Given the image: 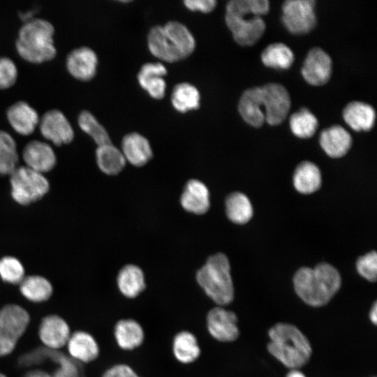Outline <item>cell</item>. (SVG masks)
<instances>
[{"mask_svg":"<svg viewBox=\"0 0 377 377\" xmlns=\"http://www.w3.org/2000/svg\"><path fill=\"white\" fill-rule=\"evenodd\" d=\"M269 353L286 367L296 369L310 359L312 349L306 336L295 325L279 323L268 332Z\"/></svg>","mask_w":377,"mask_h":377,"instance_id":"2","label":"cell"},{"mask_svg":"<svg viewBox=\"0 0 377 377\" xmlns=\"http://www.w3.org/2000/svg\"><path fill=\"white\" fill-rule=\"evenodd\" d=\"M102 377H140L128 365L117 364L108 369Z\"/></svg>","mask_w":377,"mask_h":377,"instance_id":"43","label":"cell"},{"mask_svg":"<svg viewBox=\"0 0 377 377\" xmlns=\"http://www.w3.org/2000/svg\"><path fill=\"white\" fill-rule=\"evenodd\" d=\"M24 377H52L51 374H48L47 372L40 370V369H35L31 370L27 372Z\"/></svg>","mask_w":377,"mask_h":377,"instance_id":"46","label":"cell"},{"mask_svg":"<svg viewBox=\"0 0 377 377\" xmlns=\"http://www.w3.org/2000/svg\"><path fill=\"white\" fill-rule=\"evenodd\" d=\"M20 290L24 297L35 303L47 301L53 293L52 283L39 275L24 277L20 283Z\"/></svg>","mask_w":377,"mask_h":377,"instance_id":"29","label":"cell"},{"mask_svg":"<svg viewBox=\"0 0 377 377\" xmlns=\"http://www.w3.org/2000/svg\"><path fill=\"white\" fill-rule=\"evenodd\" d=\"M54 28L47 20L33 19L20 28L15 42L20 56L28 62L41 64L52 60L57 54L54 43Z\"/></svg>","mask_w":377,"mask_h":377,"instance_id":"3","label":"cell"},{"mask_svg":"<svg viewBox=\"0 0 377 377\" xmlns=\"http://www.w3.org/2000/svg\"><path fill=\"white\" fill-rule=\"evenodd\" d=\"M69 357L79 363H89L99 355V346L94 337L85 331L71 334L66 346Z\"/></svg>","mask_w":377,"mask_h":377,"instance_id":"18","label":"cell"},{"mask_svg":"<svg viewBox=\"0 0 377 377\" xmlns=\"http://www.w3.org/2000/svg\"><path fill=\"white\" fill-rule=\"evenodd\" d=\"M294 186L303 194L317 191L321 185L320 170L311 161H303L296 168L293 175Z\"/></svg>","mask_w":377,"mask_h":377,"instance_id":"28","label":"cell"},{"mask_svg":"<svg viewBox=\"0 0 377 377\" xmlns=\"http://www.w3.org/2000/svg\"><path fill=\"white\" fill-rule=\"evenodd\" d=\"M200 101L199 91L188 82L177 84L172 91L171 103L177 111L182 113L198 109Z\"/></svg>","mask_w":377,"mask_h":377,"instance_id":"32","label":"cell"},{"mask_svg":"<svg viewBox=\"0 0 377 377\" xmlns=\"http://www.w3.org/2000/svg\"><path fill=\"white\" fill-rule=\"evenodd\" d=\"M163 28L171 44L183 59L193 53L195 47V40L184 24L177 21H170L166 23Z\"/></svg>","mask_w":377,"mask_h":377,"instance_id":"27","label":"cell"},{"mask_svg":"<svg viewBox=\"0 0 377 377\" xmlns=\"http://www.w3.org/2000/svg\"><path fill=\"white\" fill-rule=\"evenodd\" d=\"M315 8L313 0H287L282 4V22L293 34H308L316 25Z\"/></svg>","mask_w":377,"mask_h":377,"instance_id":"6","label":"cell"},{"mask_svg":"<svg viewBox=\"0 0 377 377\" xmlns=\"http://www.w3.org/2000/svg\"><path fill=\"white\" fill-rule=\"evenodd\" d=\"M265 121L271 126L281 124L290 109L291 99L286 88L279 83H267L260 87Z\"/></svg>","mask_w":377,"mask_h":377,"instance_id":"7","label":"cell"},{"mask_svg":"<svg viewBox=\"0 0 377 377\" xmlns=\"http://www.w3.org/2000/svg\"><path fill=\"white\" fill-rule=\"evenodd\" d=\"M181 204L188 212L203 214L209 207V193L204 183L191 179L186 184L181 196Z\"/></svg>","mask_w":377,"mask_h":377,"instance_id":"23","label":"cell"},{"mask_svg":"<svg viewBox=\"0 0 377 377\" xmlns=\"http://www.w3.org/2000/svg\"><path fill=\"white\" fill-rule=\"evenodd\" d=\"M96 158L101 170L110 175L120 172L126 164L121 151L111 143L98 146Z\"/></svg>","mask_w":377,"mask_h":377,"instance_id":"31","label":"cell"},{"mask_svg":"<svg viewBox=\"0 0 377 377\" xmlns=\"http://www.w3.org/2000/svg\"><path fill=\"white\" fill-rule=\"evenodd\" d=\"M196 280L206 295L219 306H226L234 298V288L229 260L221 253L207 260L198 271Z\"/></svg>","mask_w":377,"mask_h":377,"instance_id":"4","label":"cell"},{"mask_svg":"<svg viewBox=\"0 0 377 377\" xmlns=\"http://www.w3.org/2000/svg\"><path fill=\"white\" fill-rule=\"evenodd\" d=\"M71 334L67 322L55 314L44 317L38 327L40 340L47 348L52 350L66 346Z\"/></svg>","mask_w":377,"mask_h":377,"instance_id":"12","label":"cell"},{"mask_svg":"<svg viewBox=\"0 0 377 377\" xmlns=\"http://www.w3.org/2000/svg\"><path fill=\"white\" fill-rule=\"evenodd\" d=\"M206 321L209 333L219 341H233L239 337L237 317L232 311L214 307L207 313Z\"/></svg>","mask_w":377,"mask_h":377,"instance_id":"10","label":"cell"},{"mask_svg":"<svg viewBox=\"0 0 377 377\" xmlns=\"http://www.w3.org/2000/svg\"><path fill=\"white\" fill-rule=\"evenodd\" d=\"M0 377H7V376L3 373L0 372Z\"/></svg>","mask_w":377,"mask_h":377,"instance_id":"49","label":"cell"},{"mask_svg":"<svg viewBox=\"0 0 377 377\" xmlns=\"http://www.w3.org/2000/svg\"><path fill=\"white\" fill-rule=\"evenodd\" d=\"M114 334L117 345L123 350H133L143 342L145 333L140 324L131 318L121 319L114 325Z\"/></svg>","mask_w":377,"mask_h":377,"instance_id":"25","label":"cell"},{"mask_svg":"<svg viewBox=\"0 0 377 377\" xmlns=\"http://www.w3.org/2000/svg\"><path fill=\"white\" fill-rule=\"evenodd\" d=\"M167 74L165 66L160 63H146L138 73V81L140 87L154 99L160 100L165 94L166 84L163 78Z\"/></svg>","mask_w":377,"mask_h":377,"instance_id":"16","label":"cell"},{"mask_svg":"<svg viewBox=\"0 0 377 377\" xmlns=\"http://www.w3.org/2000/svg\"><path fill=\"white\" fill-rule=\"evenodd\" d=\"M369 318L374 325L377 323V304L376 302L372 305L369 311Z\"/></svg>","mask_w":377,"mask_h":377,"instance_id":"47","label":"cell"},{"mask_svg":"<svg viewBox=\"0 0 377 377\" xmlns=\"http://www.w3.org/2000/svg\"><path fill=\"white\" fill-rule=\"evenodd\" d=\"M226 211L228 219L237 224L247 223L253 216V207L249 199L239 192L232 193L227 197Z\"/></svg>","mask_w":377,"mask_h":377,"instance_id":"34","label":"cell"},{"mask_svg":"<svg viewBox=\"0 0 377 377\" xmlns=\"http://www.w3.org/2000/svg\"><path fill=\"white\" fill-rule=\"evenodd\" d=\"M18 154L13 138L0 131V176L10 175L17 168Z\"/></svg>","mask_w":377,"mask_h":377,"instance_id":"36","label":"cell"},{"mask_svg":"<svg viewBox=\"0 0 377 377\" xmlns=\"http://www.w3.org/2000/svg\"><path fill=\"white\" fill-rule=\"evenodd\" d=\"M17 341L0 330V357L10 354L15 349Z\"/></svg>","mask_w":377,"mask_h":377,"instance_id":"45","label":"cell"},{"mask_svg":"<svg viewBox=\"0 0 377 377\" xmlns=\"http://www.w3.org/2000/svg\"><path fill=\"white\" fill-rule=\"evenodd\" d=\"M226 24L235 41L242 46L255 45L263 36L266 24L261 17L225 15Z\"/></svg>","mask_w":377,"mask_h":377,"instance_id":"8","label":"cell"},{"mask_svg":"<svg viewBox=\"0 0 377 377\" xmlns=\"http://www.w3.org/2000/svg\"><path fill=\"white\" fill-rule=\"evenodd\" d=\"M22 158L27 167L42 174L52 170L57 163L53 149L40 140L27 143L22 151Z\"/></svg>","mask_w":377,"mask_h":377,"instance_id":"14","label":"cell"},{"mask_svg":"<svg viewBox=\"0 0 377 377\" xmlns=\"http://www.w3.org/2000/svg\"><path fill=\"white\" fill-rule=\"evenodd\" d=\"M98 58L95 52L88 47H80L71 51L66 58L68 73L80 81H89L96 73Z\"/></svg>","mask_w":377,"mask_h":377,"instance_id":"13","label":"cell"},{"mask_svg":"<svg viewBox=\"0 0 377 377\" xmlns=\"http://www.w3.org/2000/svg\"><path fill=\"white\" fill-rule=\"evenodd\" d=\"M121 152L126 161L138 167L144 165L152 157L148 140L135 132L128 133L123 138Z\"/></svg>","mask_w":377,"mask_h":377,"instance_id":"21","label":"cell"},{"mask_svg":"<svg viewBox=\"0 0 377 377\" xmlns=\"http://www.w3.org/2000/svg\"><path fill=\"white\" fill-rule=\"evenodd\" d=\"M6 114L11 127L22 135L31 134L40 121L37 112L24 101L13 104Z\"/></svg>","mask_w":377,"mask_h":377,"instance_id":"20","label":"cell"},{"mask_svg":"<svg viewBox=\"0 0 377 377\" xmlns=\"http://www.w3.org/2000/svg\"><path fill=\"white\" fill-rule=\"evenodd\" d=\"M50 359L57 364V367L51 374L52 377H80L79 362L71 357L58 350H52Z\"/></svg>","mask_w":377,"mask_h":377,"instance_id":"40","label":"cell"},{"mask_svg":"<svg viewBox=\"0 0 377 377\" xmlns=\"http://www.w3.org/2000/svg\"><path fill=\"white\" fill-rule=\"evenodd\" d=\"M30 322L28 311L15 304H8L0 309V330L18 341L24 334Z\"/></svg>","mask_w":377,"mask_h":377,"instance_id":"17","label":"cell"},{"mask_svg":"<svg viewBox=\"0 0 377 377\" xmlns=\"http://www.w3.org/2000/svg\"><path fill=\"white\" fill-rule=\"evenodd\" d=\"M345 122L354 131H369L376 120V112L368 103L362 101H351L343 110Z\"/></svg>","mask_w":377,"mask_h":377,"instance_id":"22","label":"cell"},{"mask_svg":"<svg viewBox=\"0 0 377 377\" xmlns=\"http://www.w3.org/2000/svg\"><path fill=\"white\" fill-rule=\"evenodd\" d=\"M17 77L15 63L8 57L0 58V89L12 87Z\"/></svg>","mask_w":377,"mask_h":377,"instance_id":"42","label":"cell"},{"mask_svg":"<svg viewBox=\"0 0 377 377\" xmlns=\"http://www.w3.org/2000/svg\"><path fill=\"white\" fill-rule=\"evenodd\" d=\"M147 45L150 52L161 61L173 63L184 59L171 44L163 26H155L149 30Z\"/></svg>","mask_w":377,"mask_h":377,"instance_id":"24","label":"cell"},{"mask_svg":"<svg viewBox=\"0 0 377 377\" xmlns=\"http://www.w3.org/2000/svg\"><path fill=\"white\" fill-rule=\"evenodd\" d=\"M117 283L121 294L128 298L137 297L146 286L142 269L134 265H127L120 269Z\"/></svg>","mask_w":377,"mask_h":377,"instance_id":"26","label":"cell"},{"mask_svg":"<svg viewBox=\"0 0 377 377\" xmlns=\"http://www.w3.org/2000/svg\"><path fill=\"white\" fill-rule=\"evenodd\" d=\"M10 175L11 196L19 205H28L35 202L50 189L46 177L27 166L17 167Z\"/></svg>","mask_w":377,"mask_h":377,"instance_id":"5","label":"cell"},{"mask_svg":"<svg viewBox=\"0 0 377 377\" xmlns=\"http://www.w3.org/2000/svg\"><path fill=\"white\" fill-rule=\"evenodd\" d=\"M238 111L242 118L250 126L259 128L265 121L260 87L246 89L238 103Z\"/></svg>","mask_w":377,"mask_h":377,"instance_id":"15","label":"cell"},{"mask_svg":"<svg viewBox=\"0 0 377 377\" xmlns=\"http://www.w3.org/2000/svg\"><path fill=\"white\" fill-rule=\"evenodd\" d=\"M41 135L57 146L70 143L74 131L66 117L58 110L46 112L39 121Z\"/></svg>","mask_w":377,"mask_h":377,"instance_id":"11","label":"cell"},{"mask_svg":"<svg viewBox=\"0 0 377 377\" xmlns=\"http://www.w3.org/2000/svg\"><path fill=\"white\" fill-rule=\"evenodd\" d=\"M172 351L175 358L183 364L194 362L201 352L195 336L188 331H181L175 334Z\"/></svg>","mask_w":377,"mask_h":377,"instance_id":"30","label":"cell"},{"mask_svg":"<svg viewBox=\"0 0 377 377\" xmlns=\"http://www.w3.org/2000/svg\"><path fill=\"white\" fill-rule=\"evenodd\" d=\"M80 128L89 135L98 146L111 143L106 129L89 111H82L77 119Z\"/></svg>","mask_w":377,"mask_h":377,"instance_id":"38","label":"cell"},{"mask_svg":"<svg viewBox=\"0 0 377 377\" xmlns=\"http://www.w3.org/2000/svg\"><path fill=\"white\" fill-rule=\"evenodd\" d=\"M332 61L330 55L320 47L311 49L301 69L304 80L313 86L325 84L330 79Z\"/></svg>","mask_w":377,"mask_h":377,"instance_id":"9","label":"cell"},{"mask_svg":"<svg viewBox=\"0 0 377 377\" xmlns=\"http://www.w3.org/2000/svg\"><path fill=\"white\" fill-rule=\"evenodd\" d=\"M260 58L267 67L285 70L292 66L295 56L292 50L286 44L274 43L263 50Z\"/></svg>","mask_w":377,"mask_h":377,"instance_id":"33","label":"cell"},{"mask_svg":"<svg viewBox=\"0 0 377 377\" xmlns=\"http://www.w3.org/2000/svg\"><path fill=\"white\" fill-rule=\"evenodd\" d=\"M0 278L10 284H20L24 278V268L21 262L13 256L0 259Z\"/></svg>","mask_w":377,"mask_h":377,"instance_id":"39","label":"cell"},{"mask_svg":"<svg viewBox=\"0 0 377 377\" xmlns=\"http://www.w3.org/2000/svg\"><path fill=\"white\" fill-rule=\"evenodd\" d=\"M184 3L188 10L203 13L212 12L216 6L214 0H186Z\"/></svg>","mask_w":377,"mask_h":377,"instance_id":"44","label":"cell"},{"mask_svg":"<svg viewBox=\"0 0 377 377\" xmlns=\"http://www.w3.org/2000/svg\"><path fill=\"white\" fill-rule=\"evenodd\" d=\"M226 13L237 16L261 17L269 10L267 0H232L228 2Z\"/></svg>","mask_w":377,"mask_h":377,"instance_id":"37","label":"cell"},{"mask_svg":"<svg viewBox=\"0 0 377 377\" xmlns=\"http://www.w3.org/2000/svg\"><path fill=\"white\" fill-rule=\"evenodd\" d=\"M320 145L330 157L343 156L352 145L350 134L340 125H333L325 128L320 135Z\"/></svg>","mask_w":377,"mask_h":377,"instance_id":"19","label":"cell"},{"mask_svg":"<svg viewBox=\"0 0 377 377\" xmlns=\"http://www.w3.org/2000/svg\"><path fill=\"white\" fill-rule=\"evenodd\" d=\"M341 283L339 272L328 263H320L314 268L302 267L293 277L296 293L312 306L328 303L339 290Z\"/></svg>","mask_w":377,"mask_h":377,"instance_id":"1","label":"cell"},{"mask_svg":"<svg viewBox=\"0 0 377 377\" xmlns=\"http://www.w3.org/2000/svg\"><path fill=\"white\" fill-rule=\"evenodd\" d=\"M286 377H306V376L301 371L297 369H293L287 374Z\"/></svg>","mask_w":377,"mask_h":377,"instance_id":"48","label":"cell"},{"mask_svg":"<svg viewBox=\"0 0 377 377\" xmlns=\"http://www.w3.org/2000/svg\"><path fill=\"white\" fill-rule=\"evenodd\" d=\"M289 124L292 133L302 139L312 137L318 126L316 117L305 108L293 113L290 117Z\"/></svg>","mask_w":377,"mask_h":377,"instance_id":"35","label":"cell"},{"mask_svg":"<svg viewBox=\"0 0 377 377\" xmlns=\"http://www.w3.org/2000/svg\"><path fill=\"white\" fill-rule=\"evenodd\" d=\"M356 267L358 273L365 279L374 282L377 278V255L371 251L358 258Z\"/></svg>","mask_w":377,"mask_h":377,"instance_id":"41","label":"cell"}]
</instances>
